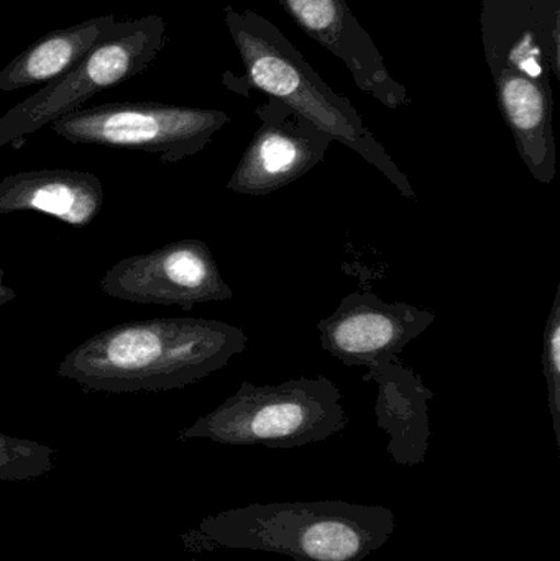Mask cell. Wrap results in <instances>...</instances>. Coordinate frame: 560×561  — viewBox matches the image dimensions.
Here are the masks:
<instances>
[{
	"mask_svg": "<svg viewBox=\"0 0 560 561\" xmlns=\"http://www.w3.org/2000/svg\"><path fill=\"white\" fill-rule=\"evenodd\" d=\"M247 343L240 327L222 320H130L76 346L56 375L85 391H171L219 371L245 352Z\"/></svg>",
	"mask_w": 560,
	"mask_h": 561,
	"instance_id": "1",
	"label": "cell"
},
{
	"mask_svg": "<svg viewBox=\"0 0 560 561\" xmlns=\"http://www.w3.org/2000/svg\"><path fill=\"white\" fill-rule=\"evenodd\" d=\"M393 511L347 501L252 504L207 516L181 536L187 552L260 550L295 561H362L390 542Z\"/></svg>",
	"mask_w": 560,
	"mask_h": 561,
	"instance_id": "2",
	"label": "cell"
},
{
	"mask_svg": "<svg viewBox=\"0 0 560 561\" xmlns=\"http://www.w3.org/2000/svg\"><path fill=\"white\" fill-rule=\"evenodd\" d=\"M226 22L247 76L256 89L288 105L332 141L351 148L377 168L401 196L416 199L407 174L368 130L357 108L316 72L275 23L253 10L233 9H227Z\"/></svg>",
	"mask_w": 560,
	"mask_h": 561,
	"instance_id": "3",
	"label": "cell"
},
{
	"mask_svg": "<svg viewBox=\"0 0 560 561\" xmlns=\"http://www.w3.org/2000/svg\"><path fill=\"white\" fill-rule=\"evenodd\" d=\"M347 425L338 385L324 375L302 376L282 385L243 381L219 408L181 431L178 440L289 450L328 440Z\"/></svg>",
	"mask_w": 560,
	"mask_h": 561,
	"instance_id": "4",
	"label": "cell"
},
{
	"mask_svg": "<svg viewBox=\"0 0 560 561\" xmlns=\"http://www.w3.org/2000/svg\"><path fill=\"white\" fill-rule=\"evenodd\" d=\"M164 42L167 23L155 13L115 23L71 71L0 117V148L42 130L82 108L99 92L140 75L160 55Z\"/></svg>",
	"mask_w": 560,
	"mask_h": 561,
	"instance_id": "5",
	"label": "cell"
},
{
	"mask_svg": "<svg viewBox=\"0 0 560 561\" xmlns=\"http://www.w3.org/2000/svg\"><path fill=\"white\" fill-rule=\"evenodd\" d=\"M229 122V115L216 108L112 102L79 108L49 127L69 144L147 151L171 164L206 150Z\"/></svg>",
	"mask_w": 560,
	"mask_h": 561,
	"instance_id": "6",
	"label": "cell"
},
{
	"mask_svg": "<svg viewBox=\"0 0 560 561\" xmlns=\"http://www.w3.org/2000/svg\"><path fill=\"white\" fill-rule=\"evenodd\" d=\"M101 289L114 299L184 310L233 296L209 247L196 239L178 240L155 252L121 260L105 273Z\"/></svg>",
	"mask_w": 560,
	"mask_h": 561,
	"instance_id": "7",
	"label": "cell"
},
{
	"mask_svg": "<svg viewBox=\"0 0 560 561\" xmlns=\"http://www.w3.org/2000/svg\"><path fill=\"white\" fill-rule=\"evenodd\" d=\"M260 127L247 145L227 190L242 196H266L298 181L324 160L332 138L270 98L256 111Z\"/></svg>",
	"mask_w": 560,
	"mask_h": 561,
	"instance_id": "8",
	"label": "cell"
},
{
	"mask_svg": "<svg viewBox=\"0 0 560 561\" xmlns=\"http://www.w3.org/2000/svg\"><path fill=\"white\" fill-rule=\"evenodd\" d=\"M430 309L407 302H385L377 294L355 290L318 323L321 346L345 366H372L398 358L433 325Z\"/></svg>",
	"mask_w": 560,
	"mask_h": 561,
	"instance_id": "9",
	"label": "cell"
},
{
	"mask_svg": "<svg viewBox=\"0 0 560 561\" xmlns=\"http://www.w3.org/2000/svg\"><path fill=\"white\" fill-rule=\"evenodd\" d=\"M296 23L351 71L361 91L385 107L410 104L407 88L388 71L377 45L345 0H278Z\"/></svg>",
	"mask_w": 560,
	"mask_h": 561,
	"instance_id": "10",
	"label": "cell"
},
{
	"mask_svg": "<svg viewBox=\"0 0 560 561\" xmlns=\"http://www.w3.org/2000/svg\"><path fill=\"white\" fill-rule=\"evenodd\" d=\"M495 82L496 101L512 131L519 158L541 184L552 183L558 173L552 114L551 81L532 78L506 65H489Z\"/></svg>",
	"mask_w": 560,
	"mask_h": 561,
	"instance_id": "11",
	"label": "cell"
},
{
	"mask_svg": "<svg viewBox=\"0 0 560 561\" xmlns=\"http://www.w3.org/2000/svg\"><path fill=\"white\" fill-rule=\"evenodd\" d=\"M364 381L378 388L377 425L388 435V454L401 467L426 461L431 440L430 401L434 392L398 358L368 366Z\"/></svg>",
	"mask_w": 560,
	"mask_h": 561,
	"instance_id": "12",
	"label": "cell"
},
{
	"mask_svg": "<svg viewBox=\"0 0 560 561\" xmlns=\"http://www.w3.org/2000/svg\"><path fill=\"white\" fill-rule=\"evenodd\" d=\"M102 204L101 180L84 171H22L0 181V216L38 213L68 226L88 227Z\"/></svg>",
	"mask_w": 560,
	"mask_h": 561,
	"instance_id": "13",
	"label": "cell"
},
{
	"mask_svg": "<svg viewBox=\"0 0 560 561\" xmlns=\"http://www.w3.org/2000/svg\"><path fill=\"white\" fill-rule=\"evenodd\" d=\"M115 23L114 13H108L42 36L0 71V91H20L61 78L88 56Z\"/></svg>",
	"mask_w": 560,
	"mask_h": 561,
	"instance_id": "14",
	"label": "cell"
},
{
	"mask_svg": "<svg viewBox=\"0 0 560 561\" xmlns=\"http://www.w3.org/2000/svg\"><path fill=\"white\" fill-rule=\"evenodd\" d=\"M58 451L30 438L0 432V481H26L45 477L55 468Z\"/></svg>",
	"mask_w": 560,
	"mask_h": 561,
	"instance_id": "15",
	"label": "cell"
},
{
	"mask_svg": "<svg viewBox=\"0 0 560 561\" xmlns=\"http://www.w3.org/2000/svg\"><path fill=\"white\" fill-rule=\"evenodd\" d=\"M542 373L548 386V409L560 448V286L549 310L542 343Z\"/></svg>",
	"mask_w": 560,
	"mask_h": 561,
	"instance_id": "16",
	"label": "cell"
},
{
	"mask_svg": "<svg viewBox=\"0 0 560 561\" xmlns=\"http://www.w3.org/2000/svg\"><path fill=\"white\" fill-rule=\"evenodd\" d=\"M3 270L0 268V307L5 306V304L12 302L13 299H16V293L12 289V287L7 286L3 283Z\"/></svg>",
	"mask_w": 560,
	"mask_h": 561,
	"instance_id": "17",
	"label": "cell"
},
{
	"mask_svg": "<svg viewBox=\"0 0 560 561\" xmlns=\"http://www.w3.org/2000/svg\"><path fill=\"white\" fill-rule=\"evenodd\" d=\"M217 561H219V560H217ZM222 561H227V560H222Z\"/></svg>",
	"mask_w": 560,
	"mask_h": 561,
	"instance_id": "18",
	"label": "cell"
}]
</instances>
